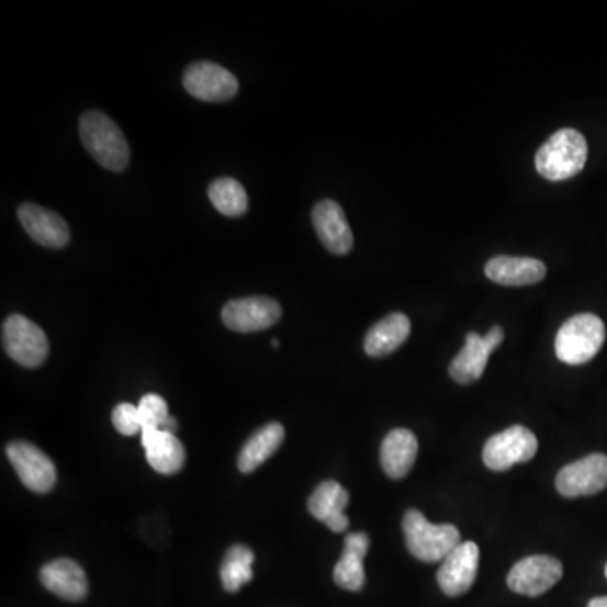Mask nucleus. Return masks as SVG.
Listing matches in <instances>:
<instances>
[{"label": "nucleus", "instance_id": "obj_18", "mask_svg": "<svg viewBox=\"0 0 607 607\" xmlns=\"http://www.w3.org/2000/svg\"><path fill=\"white\" fill-rule=\"evenodd\" d=\"M41 582L46 589L71 603L83 600L88 594L87 575L75 560L58 559L44 565Z\"/></svg>", "mask_w": 607, "mask_h": 607}, {"label": "nucleus", "instance_id": "obj_20", "mask_svg": "<svg viewBox=\"0 0 607 607\" xmlns=\"http://www.w3.org/2000/svg\"><path fill=\"white\" fill-rule=\"evenodd\" d=\"M418 442L408 429H395L383 439L380 461L390 480H404L417 459Z\"/></svg>", "mask_w": 607, "mask_h": 607}, {"label": "nucleus", "instance_id": "obj_22", "mask_svg": "<svg viewBox=\"0 0 607 607\" xmlns=\"http://www.w3.org/2000/svg\"><path fill=\"white\" fill-rule=\"evenodd\" d=\"M411 329V319L405 314H389L367 333L364 351L371 358L386 357L407 341Z\"/></svg>", "mask_w": 607, "mask_h": 607}, {"label": "nucleus", "instance_id": "obj_5", "mask_svg": "<svg viewBox=\"0 0 607 607\" xmlns=\"http://www.w3.org/2000/svg\"><path fill=\"white\" fill-rule=\"evenodd\" d=\"M5 353L26 368H36L49 353V342L43 329L21 314H12L2 324Z\"/></svg>", "mask_w": 607, "mask_h": 607}, {"label": "nucleus", "instance_id": "obj_1", "mask_svg": "<svg viewBox=\"0 0 607 607\" xmlns=\"http://www.w3.org/2000/svg\"><path fill=\"white\" fill-rule=\"evenodd\" d=\"M80 138L90 156L109 171L122 172L131 160V147L119 125L99 110L80 119Z\"/></svg>", "mask_w": 607, "mask_h": 607}, {"label": "nucleus", "instance_id": "obj_24", "mask_svg": "<svg viewBox=\"0 0 607 607\" xmlns=\"http://www.w3.org/2000/svg\"><path fill=\"white\" fill-rule=\"evenodd\" d=\"M213 206L225 216H241L248 210V196L244 186L232 178H220L207 188Z\"/></svg>", "mask_w": 607, "mask_h": 607}, {"label": "nucleus", "instance_id": "obj_15", "mask_svg": "<svg viewBox=\"0 0 607 607\" xmlns=\"http://www.w3.org/2000/svg\"><path fill=\"white\" fill-rule=\"evenodd\" d=\"M313 225L317 237L331 254L346 255L353 248V232L336 201L323 200L314 206Z\"/></svg>", "mask_w": 607, "mask_h": 607}, {"label": "nucleus", "instance_id": "obj_31", "mask_svg": "<svg viewBox=\"0 0 607 607\" xmlns=\"http://www.w3.org/2000/svg\"><path fill=\"white\" fill-rule=\"evenodd\" d=\"M606 577H607V565H606Z\"/></svg>", "mask_w": 607, "mask_h": 607}, {"label": "nucleus", "instance_id": "obj_12", "mask_svg": "<svg viewBox=\"0 0 607 607\" xmlns=\"http://www.w3.org/2000/svg\"><path fill=\"white\" fill-rule=\"evenodd\" d=\"M282 316L280 304L273 299L244 297L233 299L223 307L222 317L226 328L237 333H257L272 328Z\"/></svg>", "mask_w": 607, "mask_h": 607}, {"label": "nucleus", "instance_id": "obj_13", "mask_svg": "<svg viewBox=\"0 0 607 607\" xmlns=\"http://www.w3.org/2000/svg\"><path fill=\"white\" fill-rule=\"evenodd\" d=\"M480 569V549L474 542H461L440 564L437 582L446 596L458 597L473 587Z\"/></svg>", "mask_w": 607, "mask_h": 607}, {"label": "nucleus", "instance_id": "obj_17", "mask_svg": "<svg viewBox=\"0 0 607 607\" xmlns=\"http://www.w3.org/2000/svg\"><path fill=\"white\" fill-rule=\"evenodd\" d=\"M349 495L341 484L336 481H324L314 490L307 502V509L316 520L323 521L329 530L341 533L349 527L345 508L348 506Z\"/></svg>", "mask_w": 607, "mask_h": 607}, {"label": "nucleus", "instance_id": "obj_19", "mask_svg": "<svg viewBox=\"0 0 607 607\" xmlns=\"http://www.w3.org/2000/svg\"><path fill=\"white\" fill-rule=\"evenodd\" d=\"M368 549H370V537L367 533L346 535L345 549L333 574L341 589L351 591V593L363 589L367 582L363 562Z\"/></svg>", "mask_w": 607, "mask_h": 607}, {"label": "nucleus", "instance_id": "obj_9", "mask_svg": "<svg viewBox=\"0 0 607 607\" xmlns=\"http://www.w3.org/2000/svg\"><path fill=\"white\" fill-rule=\"evenodd\" d=\"M564 575V567L555 557L531 555L513 565L506 582L513 593L537 597L552 589Z\"/></svg>", "mask_w": 607, "mask_h": 607}, {"label": "nucleus", "instance_id": "obj_28", "mask_svg": "<svg viewBox=\"0 0 607 607\" xmlns=\"http://www.w3.org/2000/svg\"><path fill=\"white\" fill-rule=\"evenodd\" d=\"M176 429H178V423H176L175 417H171V415H169L168 420H166L165 426H162V429L160 430H166V432L175 434Z\"/></svg>", "mask_w": 607, "mask_h": 607}, {"label": "nucleus", "instance_id": "obj_6", "mask_svg": "<svg viewBox=\"0 0 607 607\" xmlns=\"http://www.w3.org/2000/svg\"><path fill=\"white\" fill-rule=\"evenodd\" d=\"M539 451V440L530 429L513 426L484 443L483 461L492 471H508L513 465L528 462Z\"/></svg>", "mask_w": 607, "mask_h": 607}, {"label": "nucleus", "instance_id": "obj_14", "mask_svg": "<svg viewBox=\"0 0 607 607\" xmlns=\"http://www.w3.org/2000/svg\"><path fill=\"white\" fill-rule=\"evenodd\" d=\"M19 222L27 235L37 244L48 248H63L68 245L71 233L58 213L40 204L24 203L18 210Z\"/></svg>", "mask_w": 607, "mask_h": 607}, {"label": "nucleus", "instance_id": "obj_30", "mask_svg": "<svg viewBox=\"0 0 607 607\" xmlns=\"http://www.w3.org/2000/svg\"><path fill=\"white\" fill-rule=\"evenodd\" d=\"M272 346L273 348H279V341H277V339H272Z\"/></svg>", "mask_w": 607, "mask_h": 607}, {"label": "nucleus", "instance_id": "obj_7", "mask_svg": "<svg viewBox=\"0 0 607 607\" xmlns=\"http://www.w3.org/2000/svg\"><path fill=\"white\" fill-rule=\"evenodd\" d=\"M8 458L14 465L15 473L21 477L22 484L31 492L44 495L55 487L58 480L55 464L33 443L26 440H14L8 446Z\"/></svg>", "mask_w": 607, "mask_h": 607}, {"label": "nucleus", "instance_id": "obj_23", "mask_svg": "<svg viewBox=\"0 0 607 607\" xmlns=\"http://www.w3.org/2000/svg\"><path fill=\"white\" fill-rule=\"evenodd\" d=\"M285 430L280 424L272 423L260 427L245 443L238 456V470L254 473L284 442Z\"/></svg>", "mask_w": 607, "mask_h": 607}, {"label": "nucleus", "instance_id": "obj_4", "mask_svg": "<svg viewBox=\"0 0 607 607\" xmlns=\"http://www.w3.org/2000/svg\"><path fill=\"white\" fill-rule=\"evenodd\" d=\"M606 341V326L594 314H577L557 333L555 353L562 363L584 364L593 360Z\"/></svg>", "mask_w": 607, "mask_h": 607}, {"label": "nucleus", "instance_id": "obj_11", "mask_svg": "<svg viewBox=\"0 0 607 607\" xmlns=\"http://www.w3.org/2000/svg\"><path fill=\"white\" fill-rule=\"evenodd\" d=\"M503 339H505V331L499 326L490 329L486 336H480L476 333L465 336L464 348L449 367L451 379L461 385L477 382L486 370L490 355L502 345Z\"/></svg>", "mask_w": 607, "mask_h": 607}, {"label": "nucleus", "instance_id": "obj_21", "mask_svg": "<svg viewBox=\"0 0 607 607\" xmlns=\"http://www.w3.org/2000/svg\"><path fill=\"white\" fill-rule=\"evenodd\" d=\"M143 446L146 449L147 462L160 474H175L184 464V446L175 434L166 430H143Z\"/></svg>", "mask_w": 607, "mask_h": 607}, {"label": "nucleus", "instance_id": "obj_2", "mask_svg": "<svg viewBox=\"0 0 607 607\" xmlns=\"http://www.w3.org/2000/svg\"><path fill=\"white\" fill-rule=\"evenodd\" d=\"M587 153V140L581 132L560 128L540 147L535 156V168L549 181H567L584 169Z\"/></svg>", "mask_w": 607, "mask_h": 607}, {"label": "nucleus", "instance_id": "obj_3", "mask_svg": "<svg viewBox=\"0 0 607 607\" xmlns=\"http://www.w3.org/2000/svg\"><path fill=\"white\" fill-rule=\"evenodd\" d=\"M402 527L408 552L427 564L442 562L461 543V533L454 525L430 524L418 509L405 513Z\"/></svg>", "mask_w": 607, "mask_h": 607}, {"label": "nucleus", "instance_id": "obj_26", "mask_svg": "<svg viewBox=\"0 0 607 607\" xmlns=\"http://www.w3.org/2000/svg\"><path fill=\"white\" fill-rule=\"evenodd\" d=\"M137 408L143 430L162 429L169 418V408L165 398L154 393L143 396Z\"/></svg>", "mask_w": 607, "mask_h": 607}, {"label": "nucleus", "instance_id": "obj_25", "mask_svg": "<svg viewBox=\"0 0 607 607\" xmlns=\"http://www.w3.org/2000/svg\"><path fill=\"white\" fill-rule=\"evenodd\" d=\"M254 560V552L245 546H233L226 552L220 574H222L223 587L228 593H238L241 586L254 578V572H251Z\"/></svg>", "mask_w": 607, "mask_h": 607}, {"label": "nucleus", "instance_id": "obj_29", "mask_svg": "<svg viewBox=\"0 0 607 607\" xmlns=\"http://www.w3.org/2000/svg\"><path fill=\"white\" fill-rule=\"evenodd\" d=\"M587 607H607V596L594 597Z\"/></svg>", "mask_w": 607, "mask_h": 607}, {"label": "nucleus", "instance_id": "obj_10", "mask_svg": "<svg viewBox=\"0 0 607 607\" xmlns=\"http://www.w3.org/2000/svg\"><path fill=\"white\" fill-rule=\"evenodd\" d=\"M182 83L201 102H226L238 93L237 77L212 61L193 63L186 69Z\"/></svg>", "mask_w": 607, "mask_h": 607}, {"label": "nucleus", "instance_id": "obj_8", "mask_svg": "<svg viewBox=\"0 0 607 607\" xmlns=\"http://www.w3.org/2000/svg\"><path fill=\"white\" fill-rule=\"evenodd\" d=\"M555 486L565 498L597 495L607 487V456L597 452L565 465L557 474Z\"/></svg>", "mask_w": 607, "mask_h": 607}, {"label": "nucleus", "instance_id": "obj_16", "mask_svg": "<svg viewBox=\"0 0 607 607\" xmlns=\"http://www.w3.org/2000/svg\"><path fill=\"white\" fill-rule=\"evenodd\" d=\"M484 273L495 284L524 288V285L542 282L547 276V267L542 260L498 255V257L487 260Z\"/></svg>", "mask_w": 607, "mask_h": 607}, {"label": "nucleus", "instance_id": "obj_27", "mask_svg": "<svg viewBox=\"0 0 607 607\" xmlns=\"http://www.w3.org/2000/svg\"><path fill=\"white\" fill-rule=\"evenodd\" d=\"M113 427H115L122 436H135L140 427V418H138V408L131 404L116 405L112 414Z\"/></svg>", "mask_w": 607, "mask_h": 607}]
</instances>
